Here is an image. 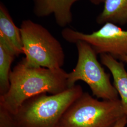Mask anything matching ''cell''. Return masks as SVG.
<instances>
[{
  "mask_svg": "<svg viewBox=\"0 0 127 127\" xmlns=\"http://www.w3.org/2000/svg\"><path fill=\"white\" fill-rule=\"evenodd\" d=\"M67 77L68 73L62 68L31 66L24 58L11 71L9 89L0 95V106L14 115L22 104L33 96L54 95L68 89Z\"/></svg>",
  "mask_w": 127,
  "mask_h": 127,
  "instance_id": "cell-1",
  "label": "cell"
},
{
  "mask_svg": "<svg viewBox=\"0 0 127 127\" xmlns=\"http://www.w3.org/2000/svg\"><path fill=\"white\" fill-rule=\"evenodd\" d=\"M83 93L82 87L75 84L59 94L32 96L13 115L15 127H58L64 114Z\"/></svg>",
  "mask_w": 127,
  "mask_h": 127,
  "instance_id": "cell-2",
  "label": "cell"
},
{
  "mask_svg": "<svg viewBox=\"0 0 127 127\" xmlns=\"http://www.w3.org/2000/svg\"><path fill=\"white\" fill-rule=\"evenodd\" d=\"M124 116L120 99L100 101L83 92L64 114L58 127H113Z\"/></svg>",
  "mask_w": 127,
  "mask_h": 127,
  "instance_id": "cell-3",
  "label": "cell"
},
{
  "mask_svg": "<svg viewBox=\"0 0 127 127\" xmlns=\"http://www.w3.org/2000/svg\"><path fill=\"white\" fill-rule=\"evenodd\" d=\"M24 59L28 65L50 69L62 68L65 55L61 43L45 27L30 19L20 27Z\"/></svg>",
  "mask_w": 127,
  "mask_h": 127,
  "instance_id": "cell-4",
  "label": "cell"
},
{
  "mask_svg": "<svg viewBox=\"0 0 127 127\" xmlns=\"http://www.w3.org/2000/svg\"><path fill=\"white\" fill-rule=\"evenodd\" d=\"M78 51L77 64L68 73L69 88L79 81L85 82L92 95L103 100L119 99L118 92L110 81V75L105 72L97 58V54L90 45L83 41L75 43Z\"/></svg>",
  "mask_w": 127,
  "mask_h": 127,
  "instance_id": "cell-5",
  "label": "cell"
},
{
  "mask_svg": "<svg viewBox=\"0 0 127 127\" xmlns=\"http://www.w3.org/2000/svg\"><path fill=\"white\" fill-rule=\"evenodd\" d=\"M61 35L70 43L86 42L97 54H108L121 61L127 57V30H123L114 23H105L99 30L91 33L65 28Z\"/></svg>",
  "mask_w": 127,
  "mask_h": 127,
  "instance_id": "cell-6",
  "label": "cell"
},
{
  "mask_svg": "<svg viewBox=\"0 0 127 127\" xmlns=\"http://www.w3.org/2000/svg\"><path fill=\"white\" fill-rule=\"evenodd\" d=\"M79 0H32L33 13L38 17H45L53 14L57 24L66 27L72 23L71 11L73 4Z\"/></svg>",
  "mask_w": 127,
  "mask_h": 127,
  "instance_id": "cell-7",
  "label": "cell"
},
{
  "mask_svg": "<svg viewBox=\"0 0 127 127\" xmlns=\"http://www.w3.org/2000/svg\"><path fill=\"white\" fill-rule=\"evenodd\" d=\"M0 39L8 45L17 56L23 54L20 28L16 26L9 10L1 2L0 3Z\"/></svg>",
  "mask_w": 127,
  "mask_h": 127,
  "instance_id": "cell-8",
  "label": "cell"
},
{
  "mask_svg": "<svg viewBox=\"0 0 127 127\" xmlns=\"http://www.w3.org/2000/svg\"><path fill=\"white\" fill-rule=\"evenodd\" d=\"M102 64L109 70L114 79V86L118 92L125 116L127 118V71L124 64L108 54L100 55Z\"/></svg>",
  "mask_w": 127,
  "mask_h": 127,
  "instance_id": "cell-9",
  "label": "cell"
},
{
  "mask_svg": "<svg viewBox=\"0 0 127 127\" xmlns=\"http://www.w3.org/2000/svg\"><path fill=\"white\" fill-rule=\"evenodd\" d=\"M102 12L96 18L99 24L127 23V0H105Z\"/></svg>",
  "mask_w": 127,
  "mask_h": 127,
  "instance_id": "cell-10",
  "label": "cell"
},
{
  "mask_svg": "<svg viewBox=\"0 0 127 127\" xmlns=\"http://www.w3.org/2000/svg\"><path fill=\"white\" fill-rule=\"evenodd\" d=\"M16 56L13 50L0 39V95H3L9 89L10 67Z\"/></svg>",
  "mask_w": 127,
  "mask_h": 127,
  "instance_id": "cell-11",
  "label": "cell"
},
{
  "mask_svg": "<svg viewBox=\"0 0 127 127\" xmlns=\"http://www.w3.org/2000/svg\"><path fill=\"white\" fill-rule=\"evenodd\" d=\"M0 127H15L13 115L0 106Z\"/></svg>",
  "mask_w": 127,
  "mask_h": 127,
  "instance_id": "cell-12",
  "label": "cell"
},
{
  "mask_svg": "<svg viewBox=\"0 0 127 127\" xmlns=\"http://www.w3.org/2000/svg\"><path fill=\"white\" fill-rule=\"evenodd\" d=\"M127 124V117L125 116H124L118 121L113 127H125Z\"/></svg>",
  "mask_w": 127,
  "mask_h": 127,
  "instance_id": "cell-13",
  "label": "cell"
},
{
  "mask_svg": "<svg viewBox=\"0 0 127 127\" xmlns=\"http://www.w3.org/2000/svg\"><path fill=\"white\" fill-rule=\"evenodd\" d=\"M91 2L94 4H99L102 2H104L105 0H89Z\"/></svg>",
  "mask_w": 127,
  "mask_h": 127,
  "instance_id": "cell-14",
  "label": "cell"
},
{
  "mask_svg": "<svg viewBox=\"0 0 127 127\" xmlns=\"http://www.w3.org/2000/svg\"><path fill=\"white\" fill-rule=\"evenodd\" d=\"M122 61H123V62H127V57L123 59V60Z\"/></svg>",
  "mask_w": 127,
  "mask_h": 127,
  "instance_id": "cell-15",
  "label": "cell"
}]
</instances>
